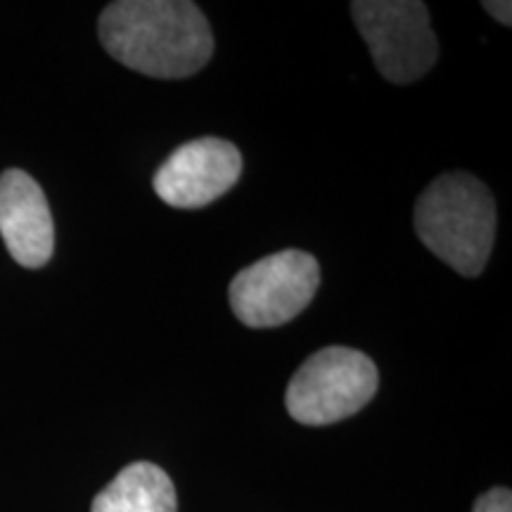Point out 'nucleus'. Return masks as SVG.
Segmentation results:
<instances>
[{
	"label": "nucleus",
	"mask_w": 512,
	"mask_h": 512,
	"mask_svg": "<svg viewBox=\"0 0 512 512\" xmlns=\"http://www.w3.org/2000/svg\"><path fill=\"white\" fill-rule=\"evenodd\" d=\"M98 34L114 60L152 79L197 74L214 53L207 17L188 0H117L102 10Z\"/></svg>",
	"instance_id": "1"
},
{
	"label": "nucleus",
	"mask_w": 512,
	"mask_h": 512,
	"mask_svg": "<svg viewBox=\"0 0 512 512\" xmlns=\"http://www.w3.org/2000/svg\"><path fill=\"white\" fill-rule=\"evenodd\" d=\"M415 233L453 271L475 278L494 249V195L470 174L439 176L415 204Z\"/></svg>",
	"instance_id": "2"
},
{
	"label": "nucleus",
	"mask_w": 512,
	"mask_h": 512,
	"mask_svg": "<svg viewBox=\"0 0 512 512\" xmlns=\"http://www.w3.org/2000/svg\"><path fill=\"white\" fill-rule=\"evenodd\" d=\"M380 375L363 351L325 347L306 358L285 394L287 413L309 427L347 420L366 408L377 392Z\"/></svg>",
	"instance_id": "3"
},
{
	"label": "nucleus",
	"mask_w": 512,
	"mask_h": 512,
	"mask_svg": "<svg viewBox=\"0 0 512 512\" xmlns=\"http://www.w3.org/2000/svg\"><path fill=\"white\" fill-rule=\"evenodd\" d=\"M358 31L366 38L380 74L392 83H413L434 67L439 43L430 29V10L418 0H356Z\"/></svg>",
	"instance_id": "4"
},
{
	"label": "nucleus",
	"mask_w": 512,
	"mask_h": 512,
	"mask_svg": "<svg viewBox=\"0 0 512 512\" xmlns=\"http://www.w3.org/2000/svg\"><path fill=\"white\" fill-rule=\"evenodd\" d=\"M320 283L316 256L285 249L242 268L230 283V306L247 328H278L311 304Z\"/></svg>",
	"instance_id": "5"
},
{
	"label": "nucleus",
	"mask_w": 512,
	"mask_h": 512,
	"mask_svg": "<svg viewBox=\"0 0 512 512\" xmlns=\"http://www.w3.org/2000/svg\"><path fill=\"white\" fill-rule=\"evenodd\" d=\"M242 174V155L223 138H197L178 147L155 174L159 200L176 209H200L233 188Z\"/></svg>",
	"instance_id": "6"
},
{
	"label": "nucleus",
	"mask_w": 512,
	"mask_h": 512,
	"mask_svg": "<svg viewBox=\"0 0 512 512\" xmlns=\"http://www.w3.org/2000/svg\"><path fill=\"white\" fill-rule=\"evenodd\" d=\"M0 235L24 268L46 266L55 249V226L46 192L22 169L0 174Z\"/></svg>",
	"instance_id": "7"
},
{
	"label": "nucleus",
	"mask_w": 512,
	"mask_h": 512,
	"mask_svg": "<svg viewBox=\"0 0 512 512\" xmlns=\"http://www.w3.org/2000/svg\"><path fill=\"white\" fill-rule=\"evenodd\" d=\"M91 512H178L176 486L155 463H131L95 496Z\"/></svg>",
	"instance_id": "8"
},
{
	"label": "nucleus",
	"mask_w": 512,
	"mask_h": 512,
	"mask_svg": "<svg viewBox=\"0 0 512 512\" xmlns=\"http://www.w3.org/2000/svg\"><path fill=\"white\" fill-rule=\"evenodd\" d=\"M472 512H512V494L510 489L496 486V489L486 491L484 496L477 498L475 510Z\"/></svg>",
	"instance_id": "9"
},
{
	"label": "nucleus",
	"mask_w": 512,
	"mask_h": 512,
	"mask_svg": "<svg viewBox=\"0 0 512 512\" xmlns=\"http://www.w3.org/2000/svg\"><path fill=\"white\" fill-rule=\"evenodd\" d=\"M484 10L489 12L491 17H496L498 22L505 24V27H508V24L512 22V12H510L512 5L508 3V0H505V3H494V0H486Z\"/></svg>",
	"instance_id": "10"
}]
</instances>
